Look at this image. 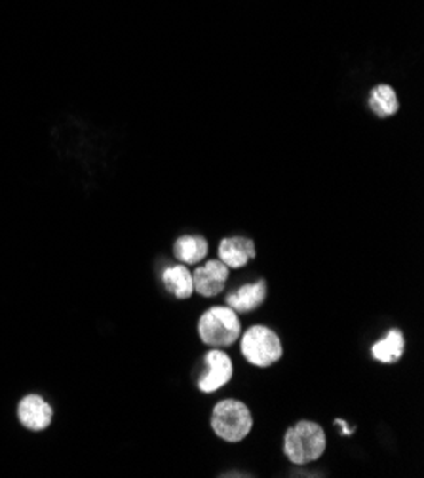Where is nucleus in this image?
<instances>
[{
  "label": "nucleus",
  "instance_id": "1",
  "mask_svg": "<svg viewBox=\"0 0 424 478\" xmlns=\"http://www.w3.org/2000/svg\"><path fill=\"white\" fill-rule=\"evenodd\" d=\"M198 336L208 347H231L242 336V323L229 305H216L198 318Z\"/></svg>",
  "mask_w": 424,
  "mask_h": 478
},
{
  "label": "nucleus",
  "instance_id": "2",
  "mask_svg": "<svg viewBox=\"0 0 424 478\" xmlns=\"http://www.w3.org/2000/svg\"><path fill=\"white\" fill-rule=\"evenodd\" d=\"M326 431L314 421H299L284 436V454L295 465H307L320 459L326 451Z\"/></svg>",
  "mask_w": 424,
  "mask_h": 478
},
{
  "label": "nucleus",
  "instance_id": "3",
  "mask_svg": "<svg viewBox=\"0 0 424 478\" xmlns=\"http://www.w3.org/2000/svg\"><path fill=\"white\" fill-rule=\"evenodd\" d=\"M251 427H254V416L249 408L236 398H224L211 410V429L224 442L238 444L246 441Z\"/></svg>",
  "mask_w": 424,
  "mask_h": 478
},
{
  "label": "nucleus",
  "instance_id": "4",
  "mask_svg": "<svg viewBox=\"0 0 424 478\" xmlns=\"http://www.w3.org/2000/svg\"><path fill=\"white\" fill-rule=\"evenodd\" d=\"M242 339V355L251 366L269 368L280 361L284 349L282 341L269 326L255 324L247 328L240 336Z\"/></svg>",
  "mask_w": 424,
  "mask_h": 478
},
{
  "label": "nucleus",
  "instance_id": "5",
  "mask_svg": "<svg viewBox=\"0 0 424 478\" xmlns=\"http://www.w3.org/2000/svg\"><path fill=\"white\" fill-rule=\"evenodd\" d=\"M204 361H206L208 370H206V374L198 379V389H200V393L211 394L219 391L221 387H224V385L232 379L234 366L227 353L221 349H214V347L206 353Z\"/></svg>",
  "mask_w": 424,
  "mask_h": 478
},
{
  "label": "nucleus",
  "instance_id": "6",
  "mask_svg": "<svg viewBox=\"0 0 424 478\" xmlns=\"http://www.w3.org/2000/svg\"><path fill=\"white\" fill-rule=\"evenodd\" d=\"M231 269L219 258L209 259L192 273L194 291L202 298H216L227 286Z\"/></svg>",
  "mask_w": 424,
  "mask_h": 478
},
{
  "label": "nucleus",
  "instance_id": "7",
  "mask_svg": "<svg viewBox=\"0 0 424 478\" xmlns=\"http://www.w3.org/2000/svg\"><path fill=\"white\" fill-rule=\"evenodd\" d=\"M18 419L25 429L38 433L50 427L54 419V410L41 394H27L18 404Z\"/></svg>",
  "mask_w": 424,
  "mask_h": 478
},
{
  "label": "nucleus",
  "instance_id": "8",
  "mask_svg": "<svg viewBox=\"0 0 424 478\" xmlns=\"http://www.w3.org/2000/svg\"><path fill=\"white\" fill-rule=\"evenodd\" d=\"M219 259L227 265L229 269H242L249 259L257 256L255 243L247 236H229L223 238L217 248Z\"/></svg>",
  "mask_w": 424,
  "mask_h": 478
},
{
  "label": "nucleus",
  "instance_id": "9",
  "mask_svg": "<svg viewBox=\"0 0 424 478\" xmlns=\"http://www.w3.org/2000/svg\"><path fill=\"white\" fill-rule=\"evenodd\" d=\"M264 299H267V283L261 278V281L254 284H246L232 291V294H229L227 305L236 313H249L261 307Z\"/></svg>",
  "mask_w": 424,
  "mask_h": 478
},
{
  "label": "nucleus",
  "instance_id": "10",
  "mask_svg": "<svg viewBox=\"0 0 424 478\" xmlns=\"http://www.w3.org/2000/svg\"><path fill=\"white\" fill-rule=\"evenodd\" d=\"M367 108L379 118H390L400 109V98L390 84H377L369 92Z\"/></svg>",
  "mask_w": 424,
  "mask_h": 478
},
{
  "label": "nucleus",
  "instance_id": "11",
  "mask_svg": "<svg viewBox=\"0 0 424 478\" xmlns=\"http://www.w3.org/2000/svg\"><path fill=\"white\" fill-rule=\"evenodd\" d=\"M405 349V338L400 330H390L382 339L371 345V356L381 364H394L402 358Z\"/></svg>",
  "mask_w": 424,
  "mask_h": 478
},
{
  "label": "nucleus",
  "instance_id": "12",
  "mask_svg": "<svg viewBox=\"0 0 424 478\" xmlns=\"http://www.w3.org/2000/svg\"><path fill=\"white\" fill-rule=\"evenodd\" d=\"M209 244L200 235H183L174 243V256L183 265H196L206 259Z\"/></svg>",
  "mask_w": 424,
  "mask_h": 478
},
{
  "label": "nucleus",
  "instance_id": "13",
  "mask_svg": "<svg viewBox=\"0 0 424 478\" xmlns=\"http://www.w3.org/2000/svg\"><path fill=\"white\" fill-rule=\"evenodd\" d=\"M162 281L168 291H171L177 299H189L194 294L192 273L187 269V265H174L168 267L162 275Z\"/></svg>",
  "mask_w": 424,
  "mask_h": 478
}]
</instances>
